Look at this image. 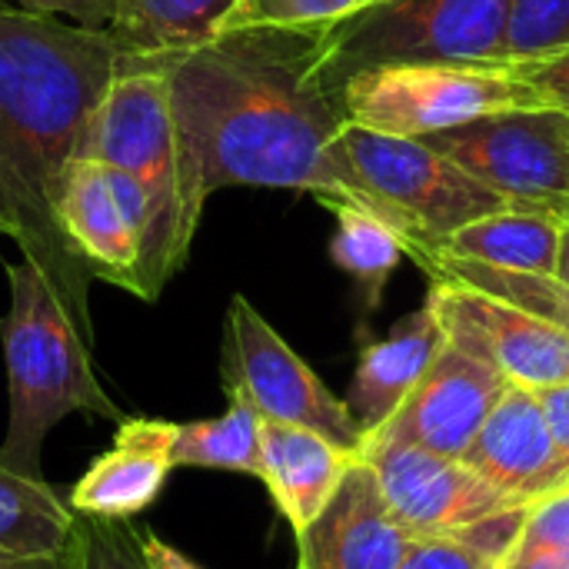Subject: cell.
I'll use <instances>...</instances> for the list:
<instances>
[{"label": "cell", "mask_w": 569, "mask_h": 569, "mask_svg": "<svg viewBox=\"0 0 569 569\" xmlns=\"http://www.w3.org/2000/svg\"><path fill=\"white\" fill-rule=\"evenodd\" d=\"M73 523L70 500L47 477L20 473L0 460V550L60 553Z\"/></svg>", "instance_id": "cell-21"}, {"label": "cell", "mask_w": 569, "mask_h": 569, "mask_svg": "<svg viewBox=\"0 0 569 569\" xmlns=\"http://www.w3.org/2000/svg\"><path fill=\"white\" fill-rule=\"evenodd\" d=\"M80 157H93L147 190L167 247L183 270L203 213L187 197L170 80L160 57H120Z\"/></svg>", "instance_id": "cell-5"}, {"label": "cell", "mask_w": 569, "mask_h": 569, "mask_svg": "<svg viewBox=\"0 0 569 569\" xmlns=\"http://www.w3.org/2000/svg\"><path fill=\"white\" fill-rule=\"evenodd\" d=\"M537 550H569V483L530 503L520 533L507 553H537Z\"/></svg>", "instance_id": "cell-28"}, {"label": "cell", "mask_w": 569, "mask_h": 569, "mask_svg": "<svg viewBox=\"0 0 569 569\" xmlns=\"http://www.w3.org/2000/svg\"><path fill=\"white\" fill-rule=\"evenodd\" d=\"M540 93L547 103L569 110V50L550 53V57H537V60H523L513 63Z\"/></svg>", "instance_id": "cell-30"}, {"label": "cell", "mask_w": 569, "mask_h": 569, "mask_svg": "<svg viewBox=\"0 0 569 569\" xmlns=\"http://www.w3.org/2000/svg\"><path fill=\"white\" fill-rule=\"evenodd\" d=\"M337 217V230L330 240L333 263L353 277L363 290L367 307L373 310L383 297L387 280L397 273L400 260L410 253V240L380 213L353 200H330L327 203Z\"/></svg>", "instance_id": "cell-22"}, {"label": "cell", "mask_w": 569, "mask_h": 569, "mask_svg": "<svg viewBox=\"0 0 569 569\" xmlns=\"http://www.w3.org/2000/svg\"><path fill=\"white\" fill-rule=\"evenodd\" d=\"M400 569H497V560L467 537H413Z\"/></svg>", "instance_id": "cell-29"}, {"label": "cell", "mask_w": 569, "mask_h": 569, "mask_svg": "<svg viewBox=\"0 0 569 569\" xmlns=\"http://www.w3.org/2000/svg\"><path fill=\"white\" fill-rule=\"evenodd\" d=\"M160 63L200 213L223 187L360 203L337 160L347 110L323 63V27H230Z\"/></svg>", "instance_id": "cell-1"}, {"label": "cell", "mask_w": 569, "mask_h": 569, "mask_svg": "<svg viewBox=\"0 0 569 569\" xmlns=\"http://www.w3.org/2000/svg\"><path fill=\"white\" fill-rule=\"evenodd\" d=\"M53 217L70 253L93 280H107L133 297L140 293V243L100 160L77 157L63 170Z\"/></svg>", "instance_id": "cell-15"}, {"label": "cell", "mask_w": 569, "mask_h": 569, "mask_svg": "<svg viewBox=\"0 0 569 569\" xmlns=\"http://www.w3.org/2000/svg\"><path fill=\"white\" fill-rule=\"evenodd\" d=\"M260 427L263 417L247 400L230 397V407L217 420L177 423L173 470H227L260 480Z\"/></svg>", "instance_id": "cell-23"}, {"label": "cell", "mask_w": 569, "mask_h": 569, "mask_svg": "<svg viewBox=\"0 0 569 569\" xmlns=\"http://www.w3.org/2000/svg\"><path fill=\"white\" fill-rule=\"evenodd\" d=\"M387 0H240L230 27H337Z\"/></svg>", "instance_id": "cell-27"}, {"label": "cell", "mask_w": 569, "mask_h": 569, "mask_svg": "<svg viewBox=\"0 0 569 569\" xmlns=\"http://www.w3.org/2000/svg\"><path fill=\"white\" fill-rule=\"evenodd\" d=\"M507 387L510 380L500 370L453 343H443L403 407L370 437L413 443L430 453L460 460Z\"/></svg>", "instance_id": "cell-12"}, {"label": "cell", "mask_w": 569, "mask_h": 569, "mask_svg": "<svg viewBox=\"0 0 569 569\" xmlns=\"http://www.w3.org/2000/svg\"><path fill=\"white\" fill-rule=\"evenodd\" d=\"M297 569H307V567H303V563H297Z\"/></svg>", "instance_id": "cell-38"}, {"label": "cell", "mask_w": 569, "mask_h": 569, "mask_svg": "<svg viewBox=\"0 0 569 569\" xmlns=\"http://www.w3.org/2000/svg\"><path fill=\"white\" fill-rule=\"evenodd\" d=\"M67 569H150L147 533L130 520H97L77 517L70 540L63 547Z\"/></svg>", "instance_id": "cell-25"}, {"label": "cell", "mask_w": 569, "mask_h": 569, "mask_svg": "<svg viewBox=\"0 0 569 569\" xmlns=\"http://www.w3.org/2000/svg\"><path fill=\"white\" fill-rule=\"evenodd\" d=\"M497 569H569V550H537V553H503Z\"/></svg>", "instance_id": "cell-33"}, {"label": "cell", "mask_w": 569, "mask_h": 569, "mask_svg": "<svg viewBox=\"0 0 569 569\" xmlns=\"http://www.w3.org/2000/svg\"><path fill=\"white\" fill-rule=\"evenodd\" d=\"M120 57L110 30L0 3V193L20 253L83 313L93 277L70 253L53 197L83 150Z\"/></svg>", "instance_id": "cell-2"}, {"label": "cell", "mask_w": 569, "mask_h": 569, "mask_svg": "<svg viewBox=\"0 0 569 569\" xmlns=\"http://www.w3.org/2000/svg\"><path fill=\"white\" fill-rule=\"evenodd\" d=\"M569 50V0H510L507 63Z\"/></svg>", "instance_id": "cell-26"}, {"label": "cell", "mask_w": 569, "mask_h": 569, "mask_svg": "<svg viewBox=\"0 0 569 569\" xmlns=\"http://www.w3.org/2000/svg\"><path fill=\"white\" fill-rule=\"evenodd\" d=\"M510 0H387L323 27V63L343 83L383 63H507Z\"/></svg>", "instance_id": "cell-6"}, {"label": "cell", "mask_w": 569, "mask_h": 569, "mask_svg": "<svg viewBox=\"0 0 569 569\" xmlns=\"http://www.w3.org/2000/svg\"><path fill=\"white\" fill-rule=\"evenodd\" d=\"M220 370L227 397L247 400L263 420L307 427L340 447L363 450L367 433L350 413L347 400L330 393L310 363L243 293H237L227 307Z\"/></svg>", "instance_id": "cell-8"}, {"label": "cell", "mask_w": 569, "mask_h": 569, "mask_svg": "<svg viewBox=\"0 0 569 569\" xmlns=\"http://www.w3.org/2000/svg\"><path fill=\"white\" fill-rule=\"evenodd\" d=\"M147 560H150V569H203L197 567L190 557H183L180 550H173L170 543H163L160 537H150V533H147Z\"/></svg>", "instance_id": "cell-34"}, {"label": "cell", "mask_w": 569, "mask_h": 569, "mask_svg": "<svg viewBox=\"0 0 569 569\" xmlns=\"http://www.w3.org/2000/svg\"><path fill=\"white\" fill-rule=\"evenodd\" d=\"M17 7L33 10V13H50L80 27H93V30H107L113 20V7L117 0H17Z\"/></svg>", "instance_id": "cell-31"}, {"label": "cell", "mask_w": 569, "mask_h": 569, "mask_svg": "<svg viewBox=\"0 0 569 569\" xmlns=\"http://www.w3.org/2000/svg\"><path fill=\"white\" fill-rule=\"evenodd\" d=\"M447 333L430 303L403 317L387 340L370 343L360 353L357 373L350 380L347 407L363 427V433H377L420 383L427 367L443 350Z\"/></svg>", "instance_id": "cell-18"}, {"label": "cell", "mask_w": 569, "mask_h": 569, "mask_svg": "<svg viewBox=\"0 0 569 569\" xmlns=\"http://www.w3.org/2000/svg\"><path fill=\"white\" fill-rule=\"evenodd\" d=\"M543 103L513 63H383L343 83L347 120L397 137H430L487 113Z\"/></svg>", "instance_id": "cell-7"}, {"label": "cell", "mask_w": 569, "mask_h": 569, "mask_svg": "<svg viewBox=\"0 0 569 569\" xmlns=\"http://www.w3.org/2000/svg\"><path fill=\"white\" fill-rule=\"evenodd\" d=\"M417 263L433 277V280H453L463 287H473L480 293L500 297L513 307H523L553 327L569 333V283L560 277H543V273H513V270H497L470 260H457L450 253H440L433 247L413 250Z\"/></svg>", "instance_id": "cell-24"}, {"label": "cell", "mask_w": 569, "mask_h": 569, "mask_svg": "<svg viewBox=\"0 0 569 569\" xmlns=\"http://www.w3.org/2000/svg\"><path fill=\"white\" fill-rule=\"evenodd\" d=\"M420 140L513 203L569 210V110L563 107L500 110Z\"/></svg>", "instance_id": "cell-9"}, {"label": "cell", "mask_w": 569, "mask_h": 569, "mask_svg": "<svg viewBox=\"0 0 569 569\" xmlns=\"http://www.w3.org/2000/svg\"><path fill=\"white\" fill-rule=\"evenodd\" d=\"M410 540L367 460L350 467L323 513L297 537L307 569H400Z\"/></svg>", "instance_id": "cell-14"}, {"label": "cell", "mask_w": 569, "mask_h": 569, "mask_svg": "<svg viewBox=\"0 0 569 569\" xmlns=\"http://www.w3.org/2000/svg\"><path fill=\"white\" fill-rule=\"evenodd\" d=\"M0 237H13V220H10V207L0 193Z\"/></svg>", "instance_id": "cell-36"}, {"label": "cell", "mask_w": 569, "mask_h": 569, "mask_svg": "<svg viewBox=\"0 0 569 569\" xmlns=\"http://www.w3.org/2000/svg\"><path fill=\"white\" fill-rule=\"evenodd\" d=\"M537 393H540V403H543V413H547V423H550L560 463H563V470H567L569 477V383L550 387V390H537Z\"/></svg>", "instance_id": "cell-32"}, {"label": "cell", "mask_w": 569, "mask_h": 569, "mask_svg": "<svg viewBox=\"0 0 569 569\" xmlns=\"http://www.w3.org/2000/svg\"><path fill=\"white\" fill-rule=\"evenodd\" d=\"M363 460L370 463L390 513L410 537H463L520 507L477 477L463 460L413 443L367 437Z\"/></svg>", "instance_id": "cell-11"}, {"label": "cell", "mask_w": 569, "mask_h": 569, "mask_svg": "<svg viewBox=\"0 0 569 569\" xmlns=\"http://www.w3.org/2000/svg\"><path fill=\"white\" fill-rule=\"evenodd\" d=\"M460 460L520 507H530L569 483L540 393L517 383L503 390Z\"/></svg>", "instance_id": "cell-13"}, {"label": "cell", "mask_w": 569, "mask_h": 569, "mask_svg": "<svg viewBox=\"0 0 569 569\" xmlns=\"http://www.w3.org/2000/svg\"><path fill=\"white\" fill-rule=\"evenodd\" d=\"M7 283L10 307L0 320V343L10 423L0 460L20 473L43 477V440L67 413H90L110 423H123L127 417L93 373L90 313L27 257L7 267Z\"/></svg>", "instance_id": "cell-3"}, {"label": "cell", "mask_w": 569, "mask_h": 569, "mask_svg": "<svg viewBox=\"0 0 569 569\" xmlns=\"http://www.w3.org/2000/svg\"><path fill=\"white\" fill-rule=\"evenodd\" d=\"M427 303L447 343L490 363L510 383L527 390L569 383V333L550 320L453 280H433Z\"/></svg>", "instance_id": "cell-10"}, {"label": "cell", "mask_w": 569, "mask_h": 569, "mask_svg": "<svg viewBox=\"0 0 569 569\" xmlns=\"http://www.w3.org/2000/svg\"><path fill=\"white\" fill-rule=\"evenodd\" d=\"M0 569H67L63 550L60 553H13L0 550Z\"/></svg>", "instance_id": "cell-35"}, {"label": "cell", "mask_w": 569, "mask_h": 569, "mask_svg": "<svg viewBox=\"0 0 569 569\" xmlns=\"http://www.w3.org/2000/svg\"><path fill=\"white\" fill-rule=\"evenodd\" d=\"M557 277L569 283V227H567V237H563V250H560V267H557Z\"/></svg>", "instance_id": "cell-37"}, {"label": "cell", "mask_w": 569, "mask_h": 569, "mask_svg": "<svg viewBox=\"0 0 569 569\" xmlns=\"http://www.w3.org/2000/svg\"><path fill=\"white\" fill-rule=\"evenodd\" d=\"M240 0H117L110 37L123 57L190 50L227 30Z\"/></svg>", "instance_id": "cell-20"}, {"label": "cell", "mask_w": 569, "mask_h": 569, "mask_svg": "<svg viewBox=\"0 0 569 569\" xmlns=\"http://www.w3.org/2000/svg\"><path fill=\"white\" fill-rule=\"evenodd\" d=\"M177 423L153 417H127L117 423L113 447L100 453L70 487L67 500L77 517L133 520L163 490L173 470Z\"/></svg>", "instance_id": "cell-16"}, {"label": "cell", "mask_w": 569, "mask_h": 569, "mask_svg": "<svg viewBox=\"0 0 569 569\" xmlns=\"http://www.w3.org/2000/svg\"><path fill=\"white\" fill-rule=\"evenodd\" d=\"M567 227L569 210L563 207L510 203L490 217L460 227L433 250L497 270L557 277Z\"/></svg>", "instance_id": "cell-19"}, {"label": "cell", "mask_w": 569, "mask_h": 569, "mask_svg": "<svg viewBox=\"0 0 569 569\" xmlns=\"http://www.w3.org/2000/svg\"><path fill=\"white\" fill-rule=\"evenodd\" d=\"M360 460L363 450L340 447L317 430L273 420H263L260 427V480L297 537L323 513L350 467Z\"/></svg>", "instance_id": "cell-17"}, {"label": "cell", "mask_w": 569, "mask_h": 569, "mask_svg": "<svg viewBox=\"0 0 569 569\" xmlns=\"http://www.w3.org/2000/svg\"><path fill=\"white\" fill-rule=\"evenodd\" d=\"M337 160L357 200L390 220L410 240V253L440 247L460 227L513 203L427 140L380 133L353 120L337 137Z\"/></svg>", "instance_id": "cell-4"}]
</instances>
